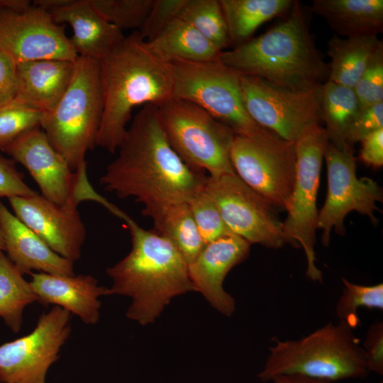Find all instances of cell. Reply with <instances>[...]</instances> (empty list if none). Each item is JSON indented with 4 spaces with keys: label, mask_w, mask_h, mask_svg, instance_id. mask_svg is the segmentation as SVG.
I'll return each mask as SVG.
<instances>
[{
    "label": "cell",
    "mask_w": 383,
    "mask_h": 383,
    "mask_svg": "<svg viewBox=\"0 0 383 383\" xmlns=\"http://www.w3.org/2000/svg\"><path fill=\"white\" fill-rule=\"evenodd\" d=\"M117 150L100 184L118 198L133 197L143 209L188 203L204 186L207 176L188 167L171 146L157 106H143Z\"/></svg>",
    "instance_id": "6da1fadb"
},
{
    "label": "cell",
    "mask_w": 383,
    "mask_h": 383,
    "mask_svg": "<svg viewBox=\"0 0 383 383\" xmlns=\"http://www.w3.org/2000/svg\"><path fill=\"white\" fill-rule=\"evenodd\" d=\"M99 73L103 113L96 145L115 153L134 107H158L173 98L172 66L134 30L99 61Z\"/></svg>",
    "instance_id": "7a4b0ae2"
},
{
    "label": "cell",
    "mask_w": 383,
    "mask_h": 383,
    "mask_svg": "<svg viewBox=\"0 0 383 383\" xmlns=\"http://www.w3.org/2000/svg\"><path fill=\"white\" fill-rule=\"evenodd\" d=\"M219 60L240 74L296 91L318 89L328 77V64L316 47L306 13L297 1L284 21L222 51Z\"/></svg>",
    "instance_id": "3957f363"
},
{
    "label": "cell",
    "mask_w": 383,
    "mask_h": 383,
    "mask_svg": "<svg viewBox=\"0 0 383 383\" xmlns=\"http://www.w3.org/2000/svg\"><path fill=\"white\" fill-rule=\"evenodd\" d=\"M121 220L130 231L132 248L106 270L113 281L109 292L131 297L127 317L147 325L154 322L173 297L195 289L187 262L168 239L141 228L126 213Z\"/></svg>",
    "instance_id": "277c9868"
},
{
    "label": "cell",
    "mask_w": 383,
    "mask_h": 383,
    "mask_svg": "<svg viewBox=\"0 0 383 383\" xmlns=\"http://www.w3.org/2000/svg\"><path fill=\"white\" fill-rule=\"evenodd\" d=\"M262 370V382L279 375L301 374L331 382L365 377L368 371L360 340L345 322H329L298 340L274 339Z\"/></svg>",
    "instance_id": "5b68a950"
},
{
    "label": "cell",
    "mask_w": 383,
    "mask_h": 383,
    "mask_svg": "<svg viewBox=\"0 0 383 383\" xmlns=\"http://www.w3.org/2000/svg\"><path fill=\"white\" fill-rule=\"evenodd\" d=\"M103 113L99 61L79 57L72 81L56 106L43 114L40 128L75 172L96 143Z\"/></svg>",
    "instance_id": "8992f818"
},
{
    "label": "cell",
    "mask_w": 383,
    "mask_h": 383,
    "mask_svg": "<svg viewBox=\"0 0 383 383\" xmlns=\"http://www.w3.org/2000/svg\"><path fill=\"white\" fill-rule=\"evenodd\" d=\"M170 63L174 77L173 98L195 104L236 135L255 140L277 136L252 119L244 104L240 74L219 59Z\"/></svg>",
    "instance_id": "52a82bcc"
},
{
    "label": "cell",
    "mask_w": 383,
    "mask_h": 383,
    "mask_svg": "<svg viewBox=\"0 0 383 383\" xmlns=\"http://www.w3.org/2000/svg\"><path fill=\"white\" fill-rule=\"evenodd\" d=\"M167 139L184 162L210 177L235 174L231 150L236 135L195 104L172 98L158 106Z\"/></svg>",
    "instance_id": "ba28073f"
},
{
    "label": "cell",
    "mask_w": 383,
    "mask_h": 383,
    "mask_svg": "<svg viewBox=\"0 0 383 383\" xmlns=\"http://www.w3.org/2000/svg\"><path fill=\"white\" fill-rule=\"evenodd\" d=\"M328 141L325 128L315 124L294 142L296 179L286 210L287 216L282 222L283 233L288 243L304 250L306 276L321 283L323 274L316 265L315 256L318 214L316 201L322 162Z\"/></svg>",
    "instance_id": "9c48e42d"
},
{
    "label": "cell",
    "mask_w": 383,
    "mask_h": 383,
    "mask_svg": "<svg viewBox=\"0 0 383 383\" xmlns=\"http://www.w3.org/2000/svg\"><path fill=\"white\" fill-rule=\"evenodd\" d=\"M323 159L327 168L328 189L318 211L317 229L322 230L321 242L328 246L331 232L343 235L344 219L352 211L367 216L376 224L377 202L382 201V188L371 178L356 175V159L352 146L338 147L328 141Z\"/></svg>",
    "instance_id": "30bf717a"
},
{
    "label": "cell",
    "mask_w": 383,
    "mask_h": 383,
    "mask_svg": "<svg viewBox=\"0 0 383 383\" xmlns=\"http://www.w3.org/2000/svg\"><path fill=\"white\" fill-rule=\"evenodd\" d=\"M204 189L233 234L268 248L288 243L275 207L236 174L208 176Z\"/></svg>",
    "instance_id": "8fae6325"
},
{
    "label": "cell",
    "mask_w": 383,
    "mask_h": 383,
    "mask_svg": "<svg viewBox=\"0 0 383 383\" xmlns=\"http://www.w3.org/2000/svg\"><path fill=\"white\" fill-rule=\"evenodd\" d=\"M235 174L275 208L287 210L296 179L294 143L276 136L255 140L235 135L231 150Z\"/></svg>",
    "instance_id": "7c38bea8"
},
{
    "label": "cell",
    "mask_w": 383,
    "mask_h": 383,
    "mask_svg": "<svg viewBox=\"0 0 383 383\" xmlns=\"http://www.w3.org/2000/svg\"><path fill=\"white\" fill-rule=\"evenodd\" d=\"M1 150L26 167L42 196L55 204L77 206L82 201H94L97 196L88 181L87 165L72 171L40 127L27 132Z\"/></svg>",
    "instance_id": "4fadbf2b"
},
{
    "label": "cell",
    "mask_w": 383,
    "mask_h": 383,
    "mask_svg": "<svg viewBox=\"0 0 383 383\" xmlns=\"http://www.w3.org/2000/svg\"><path fill=\"white\" fill-rule=\"evenodd\" d=\"M240 75L246 110L263 128L294 143L309 128L320 124V87L296 91L256 77Z\"/></svg>",
    "instance_id": "5bb4252c"
},
{
    "label": "cell",
    "mask_w": 383,
    "mask_h": 383,
    "mask_svg": "<svg viewBox=\"0 0 383 383\" xmlns=\"http://www.w3.org/2000/svg\"><path fill=\"white\" fill-rule=\"evenodd\" d=\"M70 313L57 306L43 313L29 333L0 345L1 383H46L71 332Z\"/></svg>",
    "instance_id": "9a60e30c"
},
{
    "label": "cell",
    "mask_w": 383,
    "mask_h": 383,
    "mask_svg": "<svg viewBox=\"0 0 383 383\" xmlns=\"http://www.w3.org/2000/svg\"><path fill=\"white\" fill-rule=\"evenodd\" d=\"M0 50L16 63L78 58L64 25L33 5L23 11H0Z\"/></svg>",
    "instance_id": "2e32d148"
},
{
    "label": "cell",
    "mask_w": 383,
    "mask_h": 383,
    "mask_svg": "<svg viewBox=\"0 0 383 383\" xmlns=\"http://www.w3.org/2000/svg\"><path fill=\"white\" fill-rule=\"evenodd\" d=\"M8 200L13 214L53 251L72 262L80 258L86 230L77 206L59 205L38 194Z\"/></svg>",
    "instance_id": "e0dca14e"
},
{
    "label": "cell",
    "mask_w": 383,
    "mask_h": 383,
    "mask_svg": "<svg viewBox=\"0 0 383 383\" xmlns=\"http://www.w3.org/2000/svg\"><path fill=\"white\" fill-rule=\"evenodd\" d=\"M250 245L235 234L225 235L205 245L188 265L191 282L210 304L222 314L231 316L235 310V300L223 289V281L235 265L249 255Z\"/></svg>",
    "instance_id": "ac0fdd59"
},
{
    "label": "cell",
    "mask_w": 383,
    "mask_h": 383,
    "mask_svg": "<svg viewBox=\"0 0 383 383\" xmlns=\"http://www.w3.org/2000/svg\"><path fill=\"white\" fill-rule=\"evenodd\" d=\"M30 282L38 302L60 306L77 315L86 324L98 322L100 316L99 298L110 295L109 289L99 286L90 274L57 275L30 272Z\"/></svg>",
    "instance_id": "d6986e66"
},
{
    "label": "cell",
    "mask_w": 383,
    "mask_h": 383,
    "mask_svg": "<svg viewBox=\"0 0 383 383\" xmlns=\"http://www.w3.org/2000/svg\"><path fill=\"white\" fill-rule=\"evenodd\" d=\"M0 223L4 252L21 274L33 270L57 275H74L73 262L53 251L0 201Z\"/></svg>",
    "instance_id": "ffe728a7"
},
{
    "label": "cell",
    "mask_w": 383,
    "mask_h": 383,
    "mask_svg": "<svg viewBox=\"0 0 383 383\" xmlns=\"http://www.w3.org/2000/svg\"><path fill=\"white\" fill-rule=\"evenodd\" d=\"M58 24H68L73 30L71 45L79 57L100 61L125 38L106 21L89 0H73L71 4L50 13Z\"/></svg>",
    "instance_id": "44dd1931"
},
{
    "label": "cell",
    "mask_w": 383,
    "mask_h": 383,
    "mask_svg": "<svg viewBox=\"0 0 383 383\" xmlns=\"http://www.w3.org/2000/svg\"><path fill=\"white\" fill-rule=\"evenodd\" d=\"M75 62L40 60L17 63L13 99L43 113L50 111L67 89Z\"/></svg>",
    "instance_id": "7402d4cb"
},
{
    "label": "cell",
    "mask_w": 383,
    "mask_h": 383,
    "mask_svg": "<svg viewBox=\"0 0 383 383\" xmlns=\"http://www.w3.org/2000/svg\"><path fill=\"white\" fill-rule=\"evenodd\" d=\"M311 10L345 38L377 36L383 30L382 0H313Z\"/></svg>",
    "instance_id": "603a6c76"
},
{
    "label": "cell",
    "mask_w": 383,
    "mask_h": 383,
    "mask_svg": "<svg viewBox=\"0 0 383 383\" xmlns=\"http://www.w3.org/2000/svg\"><path fill=\"white\" fill-rule=\"evenodd\" d=\"M150 50L167 62L217 60L222 51L187 21L174 18L155 38L146 41Z\"/></svg>",
    "instance_id": "cb8c5ba5"
},
{
    "label": "cell",
    "mask_w": 383,
    "mask_h": 383,
    "mask_svg": "<svg viewBox=\"0 0 383 383\" xmlns=\"http://www.w3.org/2000/svg\"><path fill=\"white\" fill-rule=\"evenodd\" d=\"M383 45L377 36H333L328 43L331 58L328 80L353 89L372 56Z\"/></svg>",
    "instance_id": "d4e9b609"
},
{
    "label": "cell",
    "mask_w": 383,
    "mask_h": 383,
    "mask_svg": "<svg viewBox=\"0 0 383 383\" xmlns=\"http://www.w3.org/2000/svg\"><path fill=\"white\" fill-rule=\"evenodd\" d=\"M141 213L152 219L158 233L174 245L188 265L205 246L187 203L143 209Z\"/></svg>",
    "instance_id": "484cf974"
},
{
    "label": "cell",
    "mask_w": 383,
    "mask_h": 383,
    "mask_svg": "<svg viewBox=\"0 0 383 383\" xmlns=\"http://www.w3.org/2000/svg\"><path fill=\"white\" fill-rule=\"evenodd\" d=\"M231 44L240 45L252 38L264 23L287 13L292 0H220Z\"/></svg>",
    "instance_id": "4316f807"
},
{
    "label": "cell",
    "mask_w": 383,
    "mask_h": 383,
    "mask_svg": "<svg viewBox=\"0 0 383 383\" xmlns=\"http://www.w3.org/2000/svg\"><path fill=\"white\" fill-rule=\"evenodd\" d=\"M320 108L329 142L340 148L351 146L346 134L362 109L354 89L327 80L320 87Z\"/></svg>",
    "instance_id": "83f0119b"
},
{
    "label": "cell",
    "mask_w": 383,
    "mask_h": 383,
    "mask_svg": "<svg viewBox=\"0 0 383 383\" xmlns=\"http://www.w3.org/2000/svg\"><path fill=\"white\" fill-rule=\"evenodd\" d=\"M0 250V318L13 333L21 329L25 308L38 302L30 282Z\"/></svg>",
    "instance_id": "f1b7e54d"
},
{
    "label": "cell",
    "mask_w": 383,
    "mask_h": 383,
    "mask_svg": "<svg viewBox=\"0 0 383 383\" xmlns=\"http://www.w3.org/2000/svg\"><path fill=\"white\" fill-rule=\"evenodd\" d=\"M178 17L193 26L219 50L231 45L220 0H186Z\"/></svg>",
    "instance_id": "f546056e"
},
{
    "label": "cell",
    "mask_w": 383,
    "mask_h": 383,
    "mask_svg": "<svg viewBox=\"0 0 383 383\" xmlns=\"http://www.w3.org/2000/svg\"><path fill=\"white\" fill-rule=\"evenodd\" d=\"M344 288L335 306V313L340 321L352 329L360 324L357 314L360 308L383 309V284L366 286L342 279Z\"/></svg>",
    "instance_id": "4dcf8cb0"
},
{
    "label": "cell",
    "mask_w": 383,
    "mask_h": 383,
    "mask_svg": "<svg viewBox=\"0 0 383 383\" xmlns=\"http://www.w3.org/2000/svg\"><path fill=\"white\" fill-rule=\"evenodd\" d=\"M92 6L109 23L123 30H138L146 19L154 0H89Z\"/></svg>",
    "instance_id": "1f68e13d"
},
{
    "label": "cell",
    "mask_w": 383,
    "mask_h": 383,
    "mask_svg": "<svg viewBox=\"0 0 383 383\" xmlns=\"http://www.w3.org/2000/svg\"><path fill=\"white\" fill-rule=\"evenodd\" d=\"M43 114L14 99L0 106V150L40 127Z\"/></svg>",
    "instance_id": "d6a6232c"
},
{
    "label": "cell",
    "mask_w": 383,
    "mask_h": 383,
    "mask_svg": "<svg viewBox=\"0 0 383 383\" xmlns=\"http://www.w3.org/2000/svg\"><path fill=\"white\" fill-rule=\"evenodd\" d=\"M187 204L206 244L233 234L223 221L213 201L205 191L204 186Z\"/></svg>",
    "instance_id": "836d02e7"
},
{
    "label": "cell",
    "mask_w": 383,
    "mask_h": 383,
    "mask_svg": "<svg viewBox=\"0 0 383 383\" xmlns=\"http://www.w3.org/2000/svg\"><path fill=\"white\" fill-rule=\"evenodd\" d=\"M353 89L362 109L383 102V45L375 52Z\"/></svg>",
    "instance_id": "e575fe53"
},
{
    "label": "cell",
    "mask_w": 383,
    "mask_h": 383,
    "mask_svg": "<svg viewBox=\"0 0 383 383\" xmlns=\"http://www.w3.org/2000/svg\"><path fill=\"white\" fill-rule=\"evenodd\" d=\"M186 0H154L150 11L138 30L141 38L150 41L155 38L179 13Z\"/></svg>",
    "instance_id": "d590c367"
},
{
    "label": "cell",
    "mask_w": 383,
    "mask_h": 383,
    "mask_svg": "<svg viewBox=\"0 0 383 383\" xmlns=\"http://www.w3.org/2000/svg\"><path fill=\"white\" fill-rule=\"evenodd\" d=\"M381 128H383V102L361 109L348 130L346 142L353 146Z\"/></svg>",
    "instance_id": "8d00e7d4"
},
{
    "label": "cell",
    "mask_w": 383,
    "mask_h": 383,
    "mask_svg": "<svg viewBox=\"0 0 383 383\" xmlns=\"http://www.w3.org/2000/svg\"><path fill=\"white\" fill-rule=\"evenodd\" d=\"M38 194L23 180L15 162L0 154V199L11 197H28Z\"/></svg>",
    "instance_id": "74e56055"
},
{
    "label": "cell",
    "mask_w": 383,
    "mask_h": 383,
    "mask_svg": "<svg viewBox=\"0 0 383 383\" xmlns=\"http://www.w3.org/2000/svg\"><path fill=\"white\" fill-rule=\"evenodd\" d=\"M362 348L369 372L383 374V323L375 321L368 328Z\"/></svg>",
    "instance_id": "f35d334b"
},
{
    "label": "cell",
    "mask_w": 383,
    "mask_h": 383,
    "mask_svg": "<svg viewBox=\"0 0 383 383\" xmlns=\"http://www.w3.org/2000/svg\"><path fill=\"white\" fill-rule=\"evenodd\" d=\"M17 63L0 50V106L15 98Z\"/></svg>",
    "instance_id": "ab89813d"
},
{
    "label": "cell",
    "mask_w": 383,
    "mask_h": 383,
    "mask_svg": "<svg viewBox=\"0 0 383 383\" xmlns=\"http://www.w3.org/2000/svg\"><path fill=\"white\" fill-rule=\"evenodd\" d=\"M360 159L368 166L374 168L383 165V128L374 131L362 141Z\"/></svg>",
    "instance_id": "60d3db41"
},
{
    "label": "cell",
    "mask_w": 383,
    "mask_h": 383,
    "mask_svg": "<svg viewBox=\"0 0 383 383\" xmlns=\"http://www.w3.org/2000/svg\"><path fill=\"white\" fill-rule=\"evenodd\" d=\"M272 381L274 383H331L328 379L310 377L301 374L279 375L274 377Z\"/></svg>",
    "instance_id": "b9f144b4"
},
{
    "label": "cell",
    "mask_w": 383,
    "mask_h": 383,
    "mask_svg": "<svg viewBox=\"0 0 383 383\" xmlns=\"http://www.w3.org/2000/svg\"><path fill=\"white\" fill-rule=\"evenodd\" d=\"M32 6L29 0H0V11H23Z\"/></svg>",
    "instance_id": "7bdbcfd3"
},
{
    "label": "cell",
    "mask_w": 383,
    "mask_h": 383,
    "mask_svg": "<svg viewBox=\"0 0 383 383\" xmlns=\"http://www.w3.org/2000/svg\"><path fill=\"white\" fill-rule=\"evenodd\" d=\"M73 0H35L33 5L50 13L71 4Z\"/></svg>",
    "instance_id": "ee69618b"
},
{
    "label": "cell",
    "mask_w": 383,
    "mask_h": 383,
    "mask_svg": "<svg viewBox=\"0 0 383 383\" xmlns=\"http://www.w3.org/2000/svg\"><path fill=\"white\" fill-rule=\"evenodd\" d=\"M4 250H5V245H4V234H3V231H2L1 226L0 223V250H2L4 252Z\"/></svg>",
    "instance_id": "f6af8a7d"
},
{
    "label": "cell",
    "mask_w": 383,
    "mask_h": 383,
    "mask_svg": "<svg viewBox=\"0 0 383 383\" xmlns=\"http://www.w3.org/2000/svg\"><path fill=\"white\" fill-rule=\"evenodd\" d=\"M380 383H382V382H381Z\"/></svg>",
    "instance_id": "bcb514c9"
},
{
    "label": "cell",
    "mask_w": 383,
    "mask_h": 383,
    "mask_svg": "<svg viewBox=\"0 0 383 383\" xmlns=\"http://www.w3.org/2000/svg\"><path fill=\"white\" fill-rule=\"evenodd\" d=\"M0 383H1V382H0Z\"/></svg>",
    "instance_id": "7dc6e473"
},
{
    "label": "cell",
    "mask_w": 383,
    "mask_h": 383,
    "mask_svg": "<svg viewBox=\"0 0 383 383\" xmlns=\"http://www.w3.org/2000/svg\"></svg>",
    "instance_id": "c3c4849f"
}]
</instances>
